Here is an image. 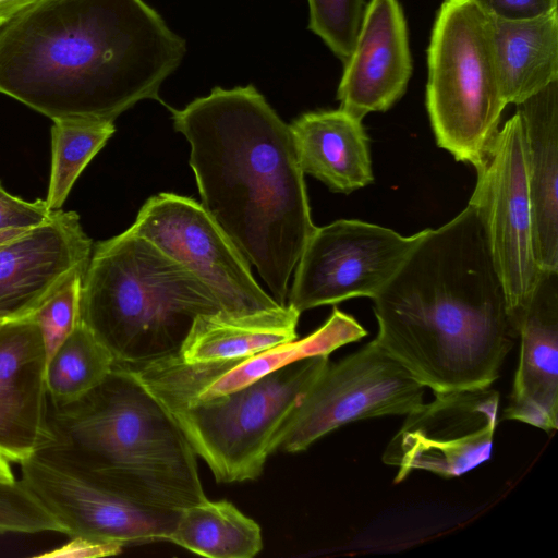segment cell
Listing matches in <instances>:
<instances>
[{"label":"cell","instance_id":"6da1fadb","mask_svg":"<svg viewBox=\"0 0 558 558\" xmlns=\"http://www.w3.org/2000/svg\"><path fill=\"white\" fill-rule=\"evenodd\" d=\"M184 39L143 0H38L0 26V93L52 121L159 97Z\"/></svg>","mask_w":558,"mask_h":558},{"label":"cell","instance_id":"7a4b0ae2","mask_svg":"<svg viewBox=\"0 0 558 558\" xmlns=\"http://www.w3.org/2000/svg\"><path fill=\"white\" fill-rule=\"evenodd\" d=\"M373 302L376 342L434 393L489 387L519 338L471 204L426 229Z\"/></svg>","mask_w":558,"mask_h":558},{"label":"cell","instance_id":"3957f363","mask_svg":"<svg viewBox=\"0 0 558 558\" xmlns=\"http://www.w3.org/2000/svg\"><path fill=\"white\" fill-rule=\"evenodd\" d=\"M169 110L190 144L202 206L287 305L292 271L316 228L290 126L253 85L215 87Z\"/></svg>","mask_w":558,"mask_h":558},{"label":"cell","instance_id":"277c9868","mask_svg":"<svg viewBox=\"0 0 558 558\" xmlns=\"http://www.w3.org/2000/svg\"><path fill=\"white\" fill-rule=\"evenodd\" d=\"M44 448L119 497L147 509L182 510L206 498L196 454L166 409L125 369L80 399L52 404Z\"/></svg>","mask_w":558,"mask_h":558},{"label":"cell","instance_id":"5b68a950","mask_svg":"<svg viewBox=\"0 0 558 558\" xmlns=\"http://www.w3.org/2000/svg\"><path fill=\"white\" fill-rule=\"evenodd\" d=\"M218 313L226 312L196 276L130 228L92 252L81 322L110 351L114 365L179 353L194 322Z\"/></svg>","mask_w":558,"mask_h":558},{"label":"cell","instance_id":"8992f818","mask_svg":"<svg viewBox=\"0 0 558 558\" xmlns=\"http://www.w3.org/2000/svg\"><path fill=\"white\" fill-rule=\"evenodd\" d=\"M506 106L490 17L472 0H445L428 48L426 87L437 145L480 168Z\"/></svg>","mask_w":558,"mask_h":558},{"label":"cell","instance_id":"52a82bcc","mask_svg":"<svg viewBox=\"0 0 558 558\" xmlns=\"http://www.w3.org/2000/svg\"><path fill=\"white\" fill-rule=\"evenodd\" d=\"M328 356L291 362L228 395L166 411L218 483L253 481L280 449L296 407Z\"/></svg>","mask_w":558,"mask_h":558},{"label":"cell","instance_id":"ba28073f","mask_svg":"<svg viewBox=\"0 0 558 558\" xmlns=\"http://www.w3.org/2000/svg\"><path fill=\"white\" fill-rule=\"evenodd\" d=\"M469 204L480 216L509 313L518 327L543 269L537 263L525 168V143L518 112L499 129L484 163L475 169Z\"/></svg>","mask_w":558,"mask_h":558},{"label":"cell","instance_id":"9c48e42d","mask_svg":"<svg viewBox=\"0 0 558 558\" xmlns=\"http://www.w3.org/2000/svg\"><path fill=\"white\" fill-rule=\"evenodd\" d=\"M424 388L374 339L328 363L296 407L279 450L304 451L351 422L405 415L423 402Z\"/></svg>","mask_w":558,"mask_h":558},{"label":"cell","instance_id":"30bf717a","mask_svg":"<svg viewBox=\"0 0 558 558\" xmlns=\"http://www.w3.org/2000/svg\"><path fill=\"white\" fill-rule=\"evenodd\" d=\"M425 231L404 236L356 219L316 227L295 266L287 305L301 314L356 296L374 299L396 276Z\"/></svg>","mask_w":558,"mask_h":558},{"label":"cell","instance_id":"8fae6325","mask_svg":"<svg viewBox=\"0 0 558 558\" xmlns=\"http://www.w3.org/2000/svg\"><path fill=\"white\" fill-rule=\"evenodd\" d=\"M130 229L196 276L228 315L244 317L283 306L256 282L251 265L194 199L173 193L154 195Z\"/></svg>","mask_w":558,"mask_h":558},{"label":"cell","instance_id":"7c38bea8","mask_svg":"<svg viewBox=\"0 0 558 558\" xmlns=\"http://www.w3.org/2000/svg\"><path fill=\"white\" fill-rule=\"evenodd\" d=\"M499 400L490 386L459 389L407 413L383 453V462L397 468L393 482L415 470L457 477L489 460Z\"/></svg>","mask_w":558,"mask_h":558},{"label":"cell","instance_id":"4fadbf2b","mask_svg":"<svg viewBox=\"0 0 558 558\" xmlns=\"http://www.w3.org/2000/svg\"><path fill=\"white\" fill-rule=\"evenodd\" d=\"M21 478L63 526L64 534L122 548L168 542L181 510L134 505L86 473L41 449L20 462Z\"/></svg>","mask_w":558,"mask_h":558},{"label":"cell","instance_id":"5bb4252c","mask_svg":"<svg viewBox=\"0 0 558 558\" xmlns=\"http://www.w3.org/2000/svg\"><path fill=\"white\" fill-rule=\"evenodd\" d=\"M366 335L351 315L335 307L325 324L307 337L253 355L190 364L177 353L148 363L116 366L133 375L165 409H171L228 395L291 362L329 355Z\"/></svg>","mask_w":558,"mask_h":558},{"label":"cell","instance_id":"9a60e30c","mask_svg":"<svg viewBox=\"0 0 558 558\" xmlns=\"http://www.w3.org/2000/svg\"><path fill=\"white\" fill-rule=\"evenodd\" d=\"M92 252L78 215L62 209L0 246V317H31L72 276L85 272Z\"/></svg>","mask_w":558,"mask_h":558},{"label":"cell","instance_id":"2e32d148","mask_svg":"<svg viewBox=\"0 0 558 558\" xmlns=\"http://www.w3.org/2000/svg\"><path fill=\"white\" fill-rule=\"evenodd\" d=\"M46 356L28 317L0 327V453L20 463L52 440Z\"/></svg>","mask_w":558,"mask_h":558},{"label":"cell","instance_id":"e0dca14e","mask_svg":"<svg viewBox=\"0 0 558 558\" xmlns=\"http://www.w3.org/2000/svg\"><path fill=\"white\" fill-rule=\"evenodd\" d=\"M412 72L405 20L397 0H371L338 87L340 109L361 120L386 111L405 93Z\"/></svg>","mask_w":558,"mask_h":558},{"label":"cell","instance_id":"ac0fdd59","mask_svg":"<svg viewBox=\"0 0 558 558\" xmlns=\"http://www.w3.org/2000/svg\"><path fill=\"white\" fill-rule=\"evenodd\" d=\"M520 352L502 417L558 426V270H544L519 319Z\"/></svg>","mask_w":558,"mask_h":558},{"label":"cell","instance_id":"d6986e66","mask_svg":"<svg viewBox=\"0 0 558 558\" xmlns=\"http://www.w3.org/2000/svg\"><path fill=\"white\" fill-rule=\"evenodd\" d=\"M517 106L524 133L535 256L543 270H558L557 82Z\"/></svg>","mask_w":558,"mask_h":558},{"label":"cell","instance_id":"ffe728a7","mask_svg":"<svg viewBox=\"0 0 558 558\" xmlns=\"http://www.w3.org/2000/svg\"><path fill=\"white\" fill-rule=\"evenodd\" d=\"M289 126L303 173L344 194L373 183L369 143L361 120L339 108L306 112Z\"/></svg>","mask_w":558,"mask_h":558},{"label":"cell","instance_id":"44dd1931","mask_svg":"<svg viewBox=\"0 0 558 558\" xmlns=\"http://www.w3.org/2000/svg\"><path fill=\"white\" fill-rule=\"evenodd\" d=\"M490 23L507 105H519L557 82V11L524 21L490 17Z\"/></svg>","mask_w":558,"mask_h":558},{"label":"cell","instance_id":"7402d4cb","mask_svg":"<svg viewBox=\"0 0 558 558\" xmlns=\"http://www.w3.org/2000/svg\"><path fill=\"white\" fill-rule=\"evenodd\" d=\"M300 315L288 305L244 317L204 315L194 322L178 354L190 364L253 355L298 339Z\"/></svg>","mask_w":558,"mask_h":558},{"label":"cell","instance_id":"603a6c76","mask_svg":"<svg viewBox=\"0 0 558 558\" xmlns=\"http://www.w3.org/2000/svg\"><path fill=\"white\" fill-rule=\"evenodd\" d=\"M168 542L208 558H253L263 549L260 526L227 500L182 509Z\"/></svg>","mask_w":558,"mask_h":558},{"label":"cell","instance_id":"cb8c5ba5","mask_svg":"<svg viewBox=\"0 0 558 558\" xmlns=\"http://www.w3.org/2000/svg\"><path fill=\"white\" fill-rule=\"evenodd\" d=\"M110 351L80 320L46 366L49 401L64 404L98 386L113 369Z\"/></svg>","mask_w":558,"mask_h":558},{"label":"cell","instance_id":"d4e9b609","mask_svg":"<svg viewBox=\"0 0 558 558\" xmlns=\"http://www.w3.org/2000/svg\"><path fill=\"white\" fill-rule=\"evenodd\" d=\"M113 121L54 120L51 128V167L47 197L49 210L61 209L82 171L114 133Z\"/></svg>","mask_w":558,"mask_h":558},{"label":"cell","instance_id":"484cf974","mask_svg":"<svg viewBox=\"0 0 558 558\" xmlns=\"http://www.w3.org/2000/svg\"><path fill=\"white\" fill-rule=\"evenodd\" d=\"M308 27L343 61L356 45L364 15V0H307Z\"/></svg>","mask_w":558,"mask_h":558},{"label":"cell","instance_id":"4316f807","mask_svg":"<svg viewBox=\"0 0 558 558\" xmlns=\"http://www.w3.org/2000/svg\"><path fill=\"white\" fill-rule=\"evenodd\" d=\"M84 274L78 272L72 276L31 316L41 337L46 366L81 320V292Z\"/></svg>","mask_w":558,"mask_h":558},{"label":"cell","instance_id":"83f0119b","mask_svg":"<svg viewBox=\"0 0 558 558\" xmlns=\"http://www.w3.org/2000/svg\"><path fill=\"white\" fill-rule=\"evenodd\" d=\"M41 532L64 534L60 522L22 478L0 481V534Z\"/></svg>","mask_w":558,"mask_h":558},{"label":"cell","instance_id":"f1b7e54d","mask_svg":"<svg viewBox=\"0 0 558 558\" xmlns=\"http://www.w3.org/2000/svg\"><path fill=\"white\" fill-rule=\"evenodd\" d=\"M51 214L45 199L24 201L7 192L0 183V228L36 227Z\"/></svg>","mask_w":558,"mask_h":558},{"label":"cell","instance_id":"f546056e","mask_svg":"<svg viewBox=\"0 0 558 558\" xmlns=\"http://www.w3.org/2000/svg\"><path fill=\"white\" fill-rule=\"evenodd\" d=\"M488 16L504 21L536 19L557 11V0H472Z\"/></svg>","mask_w":558,"mask_h":558},{"label":"cell","instance_id":"4dcf8cb0","mask_svg":"<svg viewBox=\"0 0 558 558\" xmlns=\"http://www.w3.org/2000/svg\"><path fill=\"white\" fill-rule=\"evenodd\" d=\"M122 547L84 536H70V541L63 546L41 554L40 557L64 558H98L116 556L122 551Z\"/></svg>","mask_w":558,"mask_h":558},{"label":"cell","instance_id":"1f68e13d","mask_svg":"<svg viewBox=\"0 0 558 558\" xmlns=\"http://www.w3.org/2000/svg\"><path fill=\"white\" fill-rule=\"evenodd\" d=\"M38 0H0V26Z\"/></svg>","mask_w":558,"mask_h":558},{"label":"cell","instance_id":"d6a6232c","mask_svg":"<svg viewBox=\"0 0 558 558\" xmlns=\"http://www.w3.org/2000/svg\"><path fill=\"white\" fill-rule=\"evenodd\" d=\"M35 227H7L0 228V246L5 245L27 232H29Z\"/></svg>","mask_w":558,"mask_h":558},{"label":"cell","instance_id":"836d02e7","mask_svg":"<svg viewBox=\"0 0 558 558\" xmlns=\"http://www.w3.org/2000/svg\"><path fill=\"white\" fill-rule=\"evenodd\" d=\"M10 461L0 453V481H12L15 478Z\"/></svg>","mask_w":558,"mask_h":558},{"label":"cell","instance_id":"e575fe53","mask_svg":"<svg viewBox=\"0 0 558 558\" xmlns=\"http://www.w3.org/2000/svg\"><path fill=\"white\" fill-rule=\"evenodd\" d=\"M9 322H12V319H7V318H1L0 317V327H2L3 325H5Z\"/></svg>","mask_w":558,"mask_h":558}]
</instances>
